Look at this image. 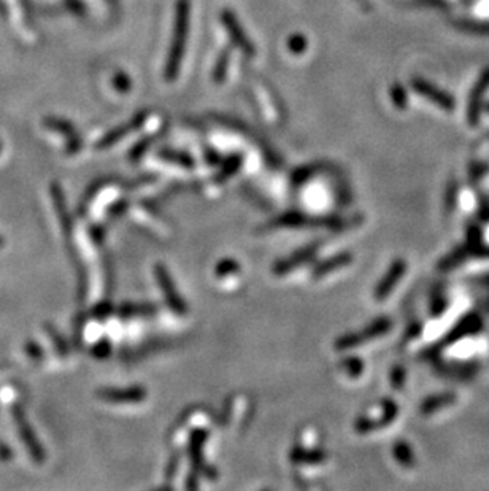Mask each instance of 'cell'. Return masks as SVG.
<instances>
[{
	"label": "cell",
	"mask_w": 489,
	"mask_h": 491,
	"mask_svg": "<svg viewBox=\"0 0 489 491\" xmlns=\"http://www.w3.org/2000/svg\"><path fill=\"white\" fill-rule=\"evenodd\" d=\"M229 59H231L229 50H224L220 54L218 61H216L215 69H213V80L216 81V83H221V81L226 78L227 69H229Z\"/></svg>",
	"instance_id": "cell-11"
},
{
	"label": "cell",
	"mask_w": 489,
	"mask_h": 491,
	"mask_svg": "<svg viewBox=\"0 0 489 491\" xmlns=\"http://www.w3.org/2000/svg\"><path fill=\"white\" fill-rule=\"evenodd\" d=\"M161 156L164 157V160L183 164V166H188V167L193 166V160L188 155H184V153H177V151L167 150V151H161Z\"/></svg>",
	"instance_id": "cell-13"
},
{
	"label": "cell",
	"mask_w": 489,
	"mask_h": 491,
	"mask_svg": "<svg viewBox=\"0 0 489 491\" xmlns=\"http://www.w3.org/2000/svg\"><path fill=\"white\" fill-rule=\"evenodd\" d=\"M107 3L110 5V8L113 10V12H116L118 7H119V0H107Z\"/></svg>",
	"instance_id": "cell-21"
},
{
	"label": "cell",
	"mask_w": 489,
	"mask_h": 491,
	"mask_svg": "<svg viewBox=\"0 0 489 491\" xmlns=\"http://www.w3.org/2000/svg\"><path fill=\"white\" fill-rule=\"evenodd\" d=\"M404 272H405V263H404V261H395V263L393 264V267L389 269L388 275L384 277L383 282L378 285L377 298L383 299L384 296H388V294L391 293V290H393V286L400 280V277H402V274H404Z\"/></svg>",
	"instance_id": "cell-7"
},
{
	"label": "cell",
	"mask_w": 489,
	"mask_h": 491,
	"mask_svg": "<svg viewBox=\"0 0 489 491\" xmlns=\"http://www.w3.org/2000/svg\"><path fill=\"white\" fill-rule=\"evenodd\" d=\"M108 352H110V345H108V342L105 341H102L97 343V345H94V348H92V354L97 358H103V356H107Z\"/></svg>",
	"instance_id": "cell-18"
},
{
	"label": "cell",
	"mask_w": 489,
	"mask_h": 491,
	"mask_svg": "<svg viewBox=\"0 0 489 491\" xmlns=\"http://www.w3.org/2000/svg\"><path fill=\"white\" fill-rule=\"evenodd\" d=\"M189 13H191V2L189 0H178L175 7V23H173V35L168 48L164 76L167 81H173L180 74L186 43L189 34Z\"/></svg>",
	"instance_id": "cell-1"
},
{
	"label": "cell",
	"mask_w": 489,
	"mask_h": 491,
	"mask_svg": "<svg viewBox=\"0 0 489 491\" xmlns=\"http://www.w3.org/2000/svg\"><path fill=\"white\" fill-rule=\"evenodd\" d=\"M102 399L110 402H127V401H140L145 396L140 390H100L97 393Z\"/></svg>",
	"instance_id": "cell-8"
},
{
	"label": "cell",
	"mask_w": 489,
	"mask_h": 491,
	"mask_svg": "<svg viewBox=\"0 0 489 491\" xmlns=\"http://www.w3.org/2000/svg\"><path fill=\"white\" fill-rule=\"evenodd\" d=\"M12 418L16 424V428H18L21 440H23L24 447L27 449V451H29L30 458L37 463V465H42V463L46 460L45 449H43L39 438H37L34 429H32L30 423L27 422L23 407L18 406V404L12 407Z\"/></svg>",
	"instance_id": "cell-2"
},
{
	"label": "cell",
	"mask_w": 489,
	"mask_h": 491,
	"mask_svg": "<svg viewBox=\"0 0 489 491\" xmlns=\"http://www.w3.org/2000/svg\"><path fill=\"white\" fill-rule=\"evenodd\" d=\"M415 89L418 92H421V94H425L427 96V99H431L434 101L436 103H438L440 107H443V108H451V102L450 99L445 94H442V92L437 91V89H434L432 86H429L427 83H425V81H420V80H416L415 81Z\"/></svg>",
	"instance_id": "cell-9"
},
{
	"label": "cell",
	"mask_w": 489,
	"mask_h": 491,
	"mask_svg": "<svg viewBox=\"0 0 489 491\" xmlns=\"http://www.w3.org/2000/svg\"><path fill=\"white\" fill-rule=\"evenodd\" d=\"M112 85L113 88L119 92H127L130 88H132V81H130L129 75H126L124 72H116L113 75Z\"/></svg>",
	"instance_id": "cell-12"
},
{
	"label": "cell",
	"mask_w": 489,
	"mask_h": 491,
	"mask_svg": "<svg viewBox=\"0 0 489 491\" xmlns=\"http://www.w3.org/2000/svg\"><path fill=\"white\" fill-rule=\"evenodd\" d=\"M45 331H46V334L50 336V339H51V342H53L54 348H56V352H57L59 356H62V358L69 356V345H67V342H65L64 337H62L61 334H59V331L56 329V327H54V326L50 325V323H46V325H45Z\"/></svg>",
	"instance_id": "cell-10"
},
{
	"label": "cell",
	"mask_w": 489,
	"mask_h": 491,
	"mask_svg": "<svg viewBox=\"0 0 489 491\" xmlns=\"http://www.w3.org/2000/svg\"><path fill=\"white\" fill-rule=\"evenodd\" d=\"M3 245H5V239L0 236V247H3Z\"/></svg>",
	"instance_id": "cell-22"
},
{
	"label": "cell",
	"mask_w": 489,
	"mask_h": 491,
	"mask_svg": "<svg viewBox=\"0 0 489 491\" xmlns=\"http://www.w3.org/2000/svg\"><path fill=\"white\" fill-rule=\"evenodd\" d=\"M24 350H26V354L29 356L30 359H34V361H40V359H43V356H45V353H43V348L40 347V343H37L35 341H29L24 345Z\"/></svg>",
	"instance_id": "cell-15"
},
{
	"label": "cell",
	"mask_w": 489,
	"mask_h": 491,
	"mask_svg": "<svg viewBox=\"0 0 489 491\" xmlns=\"http://www.w3.org/2000/svg\"><path fill=\"white\" fill-rule=\"evenodd\" d=\"M67 8L77 16H85L86 15V5L83 0H64Z\"/></svg>",
	"instance_id": "cell-16"
},
{
	"label": "cell",
	"mask_w": 489,
	"mask_h": 491,
	"mask_svg": "<svg viewBox=\"0 0 489 491\" xmlns=\"http://www.w3.org/2000/svg\"><path fill=\"white\" fill-rule=\"evenodd\" d=\"M146 118H148V113L140 112V113L135 114V117L130 119V121H127V124L112 129L110 132H107L99 141H97V150H105V148H108V146L115 145L116 141H119L121 139L126 137L129 132H132V130H137L140 126H142Z\"/></svg>",
	"instance_id": "cell-5"
},
{
	"label": "cell",
	"mask_w": 489,
	"mask_h": 491,
	"mask_svg": "<svg viewBox=\"0 0 489 491\" xmlns=\"http://www.w3.org/2000/svg\"><path fill=\"white\" fill-rule=\"evenodd\" d=\"M221 23L224 26V29L227 32V35H229L232 45L238 48L243 54H247V56H254V46L253 42L249 40L247 37V32L243 31V27L240 24V21L235 16V13L231 12V10L224 8L221 12Z\"/></svg>",
	"instance_id": "cell-3"
},
{
	"label": "cell",
	"mask_w": 489,
	"mask_h": 491,
	"mask_svg": "<svg viewBox=\"0 0 489 491\" xmlns=\"http://www.w3.org/2000/svg\"><path fill=\"white\" fill-rule=\"evenodd\" d=\"M0 151H2V145H0Z\"/></svg>",
	"instance_id": "cell-23"
},
{
	"label": "cell",
	"mask_w": 489,
	"mask_h": 491,
	"mask_svg": "<svg viewBox=\"0 0 489 491\" xmlns=\"http://www.w3.org/2000/svg\"><path fill=\"white\" fill-rule=\"evenodd\" d=\"M43 126L65 137V140H67L65 153H67V155H75V153H78L81 146H83V140H81L77 128L70 121H67V119L57 117H46L43 119Z\"/></svg>",
	"instance_id": "cell-4"
},
{
	"label": "cell",
	"mask_w": 489,
	"mask_h": 491,
	"mask_svg": "<svg viewBox=\"0 0 489 491\" xmlns=\"http://www.w3.org/2000/svg\"><path fill=\"white\" fill-rule=\"evenodd\" d=\"M393 101L395 102V103H398V105L399 107H404V92H402V89L399 88V86H398V88H394L393 89Z\"/></svg>",
	"instance_id": "cell-19"
},
{
	"label": "cell",
	"mask_w": 489,
	"mask_h": 491,
	"mask_svg": "<svg viewBox=\"0 0 489 491\" xmlns=\"http://www.w3.org/2000/svg\"><path fill=\"white\" fill-rule=\"evenodd\" d=\"M12 456H13V454H12V450H10V447H7L5 444H0V460L7 461Z\"/></svg>",
	"instance_id": "cell-20"
},
{
	"label": "cell",
	"mask_w": 489,
	"mask_h": 491,
	"mask_svg": "<svg viewBox=\"0 0 489 491\" xmlns=\"http://www.w3.org/2000/svg\"><path fill=\"white\" fill-rule=\"evenodd\" d=\"M50 193H51V198L54 202V207H56V210H57V218H59V221H61L64 236H65V239H69V242H70V240H72V220H70L62 188L59 187V183L53 182L51 187H50Z\"/></svg>",
	"instance_id": "cell-6"
},
{
	"label": "cell",
	"mask_w": 489,
	"mask_h": 491,
	"mask_svg": "<svg viewBox=\"0 0 489 491\" xmlns=\"http://www.w3.org/2000/svg\"><path fill=\"white\" fill-rule=\"evenodd\" d=\"M287 48H290L291 53L302 54L307 50V38L301 34H294L287 40Z\"/></svg>",
	"instance_id": "cell-14"
},
{
	"label": "cell",
	"mask_w": 489,
	"mask_h": 491,
	"mask_svg": "<svg viewBox=\"0 0 489 491\" xmlns=\"http://www.w3.org/2000/svg\"><path fill=\"white\" fill-rule=\"evenodd\" d=\"M453 399V396H442V397H437V399H432V401H429L426 406H425V412H431L434 411V408H438L440 406H445V404H450V401Z\"/></svg>",
	"instance_id": "cell-17"
}]
</instances>
